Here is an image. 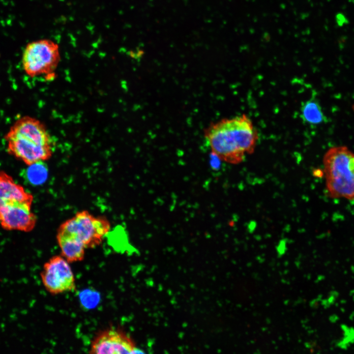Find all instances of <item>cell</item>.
<instances>
[{
  "instance_id": "7a4b0ae2",
  "label": "cell",
  "mask_w": 354,
  "mask_h": 354,
  "mask_svg": "<svg viewBox=\"0 0 354 354\" xmlns=\"http://www.w3.org/2000/svg\"><path fill=\"white\" fill-rule=\"evenodd\" d=\"M8 152L28 165L49 159L53 154L51 136L45 125L25 116L17 119L4 136Z\"/></svg>"
},
{
  "instance_id": "5b68a950",
  "label": "cell",
  "mask_w": 354,
  "mask_h": 354,
  "mask_svg": "<svg viewBox=\"0 0 354 354\" xmlns=\"http://www.w3.org/2000/svg\"><path fill=\"white\" fill-rule=\"evenodd\" d=\"M60 60L59 45L51 40L42 39L26 45L22 54V64L28 76H43L47 80H51L55 78V70Z\"/></svg>"
},
{
  "instance_id": "52a82bcc",
  "label": "cell",
  "mask_w": 354,
  "mask_h": 354,
  "mask_svg": "<svg viewBox=\"0 0 354 354\" xmlns=\"http://www.w3.org/2000/svg\"><path fill=\"white\" fill-rule=\"evenodd\" d=\"M137 347L122 329L111 327L100 331L92 341L89 354H132Z\"/></svg>"
},
{
  "instance_id": "9c48e42d",
  "label": "cell",
  "mask_w": 354,
  "mask_h": 354,
  "mask_svg": "<svg viewBox=\"0 0 354 354\" xmlns=\"http://www.w3.org/2000/svg\"><path fill=\"white\" fill-rule=\"evenodd\" d=\"M33 196L5 172L0 171V204L25 202L32 204Z\"/></svg>"
},
{
  "instance_id": "30bf717a",
  "label": "cell",
  "mask_w": 354,
  "mask_h": 354,
  "mask_svg": "<svg viewBox=\"0 0 354 354\" xmlns=\"http://www.w3.org/2000/svg\"><path fill=\"white\" fill-rule=\"evenodd\" d=\"M300 118L303 122L311 125H319L326 121V117L315 97H312L302 103Z\"/></svg>"
},
{
  "instance_id": "8992f818",
  "label": "cell",
  "mask_w": 354,
  "mask_h": 354,
  "mask_svg": "<svg viewBox=\"0 0 354 354\" xmlns=\"http://www.w3.org/2000/svg\"><path fill=\"white\" fill-rule=\"evenodd\" d=\"M42 284L52 295L74 291L75 278L68 263L62 256L55 255L43 265L40 272Z\"/></svg>"
},
{
  "instance_id": "277c9868",
  "label": "cell",
  "mask_w": 354,
  "mask_h": 354,
  "mask_svg": "<svg viewBox=\"0 0 354 354\" xmlns=\"http://www.w3.org/2000/svg\"><path fill=\"white\" fill-rule=\"evenodd\" d=\"M110 229V223L105 217L82 210L61 223L56 236L74 240L86 249L93 248L102 243Z\"/></svg>"
},
{
  "instance_id": "8fae6325",
  "label": "cell",
  "mask_w": 354,
  "mask_h": 354,
  "mask_svg": "<svg viewBox=\"0 0 354 354\" xmlns=\"http://www.w3.org/2000/svg\"><path fill=\"white\" fill-rule=\"evenodd\" d=\"M60 248L61 256L68 263L80 262L84 260L85 247L81 244L68 238L56 236Z\"/></svg>"
},
{
  "instance_id": "ba28073f",
  "label": "cell",
  "mask_w": 354,
  "mask_h": 354,
  "mask_svg": "<svg viewBox=\"0 0 354 354\" xmlns=\"http://www.w3.org/2000/svg\"><path fill=\"white\" fill-rule=\"evenodd\" d=\"M31 203L15 202L0 204V225L7 231L30 232L35 228L37 218Z\"/></svg>"
},
{
  "instance_id": "4fadbf2b",
  "label": "cell",
  "mask_w": 354,
  "mask_h": 354,
  "mask_svg": "<svg viewBox=\"0 0 354 354\" xmlns=\"http://www.w3.org/2000/svg\"><path fill=\"white\" fill-rule=\"evenodd\" d=\"M286 250V242L285 240H281L278 246L277 247V250L279 255H282L285 252Z\"/></svg>"
},
{
  "instance_id": "7c38bea8",
  "label": "cell",
  "mask_w": 354,
  "mask_h": 354,
  "mask_svg": "<svg viewBox=\"0 0 354 354\" xmlns=\"http://www.w3.org/2000/svg\"><path fill=\"white\" fill-rule=\"evenodd\" d=\"M48 168L44 161H38L30 165L24 171V177L27 181L32 185L43 184L48 177Z\"/></svg>"
},
{
  "instance_id": "5bb4252c",
  "label": "cell",
  "mask_w": 354,
  "mask_h": 354,
  "mask_svg": "<svg viewBox=\"0 0 354 354\" xmlns=\"http://www.w3.org/2000/svg\"><path fill=\"white\" fill-rule=\"evenodd\" d=\"M132 354H146V353L137 347L134 350Z\"/></svg>"
},
{
  "instance_id": "6da1fadb",
  "label": "cell",
  "mask_w": 354,
  "mask_h": 354,
  "mask_svg": "<svg viewBox=\"0 0 354 354\" xmlns=\"http://www.w3.org/2000/svg\"><path fill=\"white\" fill-rule=\"evenodd\" d=\"M204 136L211 153L231 164H239L253 153L259 139L257 130L244 114L212 123L205 129Z\"/></svg>"
},
{
  "instance_id": "3957f363",
  "label": "cell",
  "mask_w": 354,
  "mask_h": 354,
  "mask_svg": "<svg viewBox=\"0 0 354 354\" xmlns=\"http://www.w3.org/2000/svg\"><path fill=\"white\" fill-rule=\"evenodd\" d=\"M323 161L328 196L354 200V153L346 146L334 147Z\"/></svg>"
}]
</instances>
